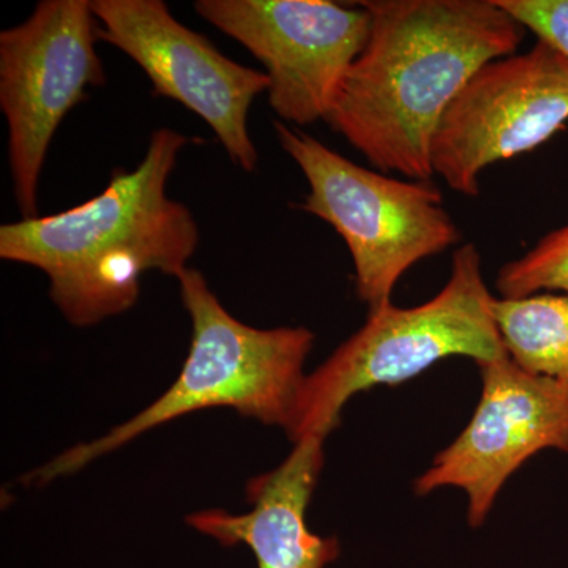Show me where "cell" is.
Wrapping results in <instances>:
<instances>
[{"instance_id": "277c9868", "label": "cell", "mask_w": 568, "mask_h": 568, "mask_svg": "<svg viewBox=\"0 0 568 568\" xmlns=\"http://www.w3.org/2000/svg\"><path fill=\"white\" fill-rule=\"evenodd\" d=\"M496 298L485 283L477 246H458L446 286L435 297L410 308L388 302L369 310L364 327L306 375L290 439L327 437L354 395L398 386L444 358L459 355L480 365L506 355Z\"/></svg>"}, {"instance_id": "8fae6325", "label": "cell", "mask_w": 568, "mask_h": 568, "mask_svg": "<svg viewBox=\"0 0 568 568\" xmlns=\"http://www.w3.org/2000/svg\"><path fill=\"white\" fill-rule=\"evenodd\" d=\"M324 440L320 435L301 437L282 465L253 477L246 485L252 510L194 511L185 518L186 525L226 547L245 545L257 568H327L338 559V538L317 536L306 525L324 467Z\"/></svg>"}, {"instance_id": "8992f818", "label": "cell", "mask_w": 568, "mask_h": 568, "mask_svg": "<svg viewBox=\"0 0 568 568\" xmlns=\"http://www.w3.org/2000/svg\"><path fill=\"white\" fill-rule=\"evenodd\" d=\"M97 28L89 0H43L28 20L0 33V110L22 219L39 216L40 174L59 125L88 88L106 82Z\"/></svg>"}, {"instance_id": "52a82bcc", "label": "cell", "mask_w": 568, "mask_h": 568, "mask_svg": "<svg viewBox=\"0 0 568 568\" xmlns=\"http://www.w3.org/2000/svg\"><path fill=\"white\" fill-rule=\"evenodd\" d=\"M194 11L263 63L268 104L297 126L327 122L372 28L361 2L197 0Z\"/></svg>"}, {"instance_id": "7c38bea8", "label": "cell", "mask_w": 568, "mask_h": 568, "mask_svg": "<svg viewBox=\"0 0 568 568\" xmlns=\"http://www.w3.org/2000/svg\"><path fill=\"white\" fill-rule=\"evenodd\" d=\"M495 317L508 357L532 375L568 387V295L496 298Z\"/></svg>"}, {"instance_id": "3957f363", "label": "cell", "mask_w": 568, "mask_h": 568, "mask_svg": "<svg viewBox=\"0 0 568 568\" xmlns=\"http://www.w3.org/2000/svg\"><path fill=\"white\" fill-rule=\"evenodd\" d=\"M178 280L193 334L173 386L106 435L37 467L26 476L29 485L41 487L73 476L156 426L211 407H230L291 432L315 334L306 327L256 328L242 323L224 308L196 268H186Z\"/></svg>"}, {"instance_id": "7a4b0ae2", "label": "cell", "mask_w": 568, "mask_h": 568, "mask_svg": "<svg viewBox=\"0 0 568 568\" xmlns=\"http://www.w3.org/2000/svg\"><path fill=\"white\" fill-rule=\"evenodd\" d=\"M189 142L175 130H155L141 163L133 171L115 170L92 200L2 224L0 257L47 274L52 302L77 327L132 308L145 272L179 278L200 245L193 213L166 193Z\"/></svg>"}, {"instance_id": "4fadbf2b", "label": "cell", "mask_w": 568, "mask_h": 568, "mask_svg": "<svg viewBox=\"0 0 568 568\" xmlns=\"http://www.w3.org/2000/svg\"><path fill=\"white\" fill-rule=\"evenodd\" d=\"M499 298L560 291L568 295V224L541 237L528 253L504 264L496 276Z\"/></svg>"}, {"instance_id": "ba28073f", "label": "cell", "mask_w": 568, "mask_h": 568, "mask_svg": "<svg viewBox=\"0 0 568 568\" xmlns=\"http://www.w3.org/2000/svg\"><path fill=\"white\" fill-rule=\"evenodd\" d=\"M567 122L568 58L537 40L481 67L455 97L433 140V173L477 197L488 166L540 148Z\"/></svg>"}, {"instance_id": "9c48e42d", "label": "cell", "mask_w": 568, "mask_h": 568, "mask_svg": "<svg viewBox=\"0 0 568 568\" xmlns=\"http://www.w3.org/2000/svg\"><path fill=\"white\" fill-rule=\"evenodd\" d=\"M97 39L129 55L156 97L203 119L233 163L246 173L257 155L248 132L250 108L268 91L264 71L231 61L201 33L175 20L162 0H92Z\"/></svg>"}, {"instance_id": "30bf717a", "label": "cell", "mask_w": 568, "mask_h": 568, "mask_svg": "<svg viewBox=\"0 0 568 568\" xmlns=\"http://www.w3.org/2000/svg\"><path fill=\"white\" fill-rule=\"evenodd\" d=\"M477 366L481 395L473 418L414 481L417 496L465 491L473 528L487 521L500 489L534 455L568 454L567 386L526 372L508 354Z\"/></svg>"}, {"instance_id": "5b68a950", "label": "cell", "mask_w": 568, "mask_h": 568, "mask_svg": "<svg viewBox=\"0 0 568 568\" xmlns=\"http://www.w3.org/2000/svg\"><path fill=\"white\" fill-rule=\"evenodd\" d=\"M275 132L308 182L302 211L342 235L353 257L358 298L369 310L390 302L410 267L462 241L432 181H402L366 170L284 122H275Z\"/></svg>"}, {"instance_id": "5bb4252c", "label": "cell", "mask_w": 568, "mask_h": 568, "mask_svg": "<svg viewBox=\"0 0 568 568\" xmlns=\"http://www.w3.org/2000/svg\"><path fill=\"white\" fill-rule=\"evenodd\" d=\"M526 29L568 58V0H497Z\"/></svg>"}, {"instance_id": "6da1fadb", "label": "cell", "mask_w": 568, "mask_h": 568, "mask_svg": "<svg viewBox=\"0 0 568 568\" xmlns=\"http://www.w3.org/2000/svg\"><path fill=\"white\" fill-rule=\"evenodd\" d=\"M368 41L327 122L376 171L432 181L440 119L481 67L526 29L497 0H364Z\"/></svg>"}]
</instances>
